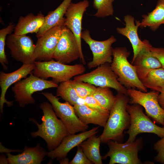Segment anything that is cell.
<instances>
[{"label": "cell", "mask_w": 164, "mask_h": 164, "mask_svg": "<svg viewBox=\"0 0 164 164\" xmlns=\"http://www.w3.org/2000/svg\"><path fill=\"white\" fill-rule=\"evenodd\" d=\"M39 107L43 113L41 119L42 123L40 124L32 118L29 119L38 128L37 131L32 132L31 135L33 137L39 136L43 139L48 150L51 151L56 149L69 134L61 121L57 118L50 103L43 102Z\"/></svg>", "instance_id": "obj_1"}, {"label": "cell", "mask_w": 164, "mask_h": 164, "mask_svg": "<svg viewBox=\"0 0 164 164\" xmlns=\"http://www.w3.org/2000/svg\"><path fill=\"white\" fill-rule=\"evenodd\" d=\"M114 103L110 111L109 116L103 132L100 136L101 143L110 140L122 143L124 131L128 129L130 116L126 109L130 98L128 95L118 93Z\"/></svg>", "instance_id": "obj_2"}, {"label": "cell", "mask_w": 164, "mask_h": 164, "mask_svg": "<svg viewBox=\"0 0 164 164\" xmlns=\"http://www.w3.org/2000/svg\"><path fill=\"white\" fill-rule=\"evenodd\" d=\"M130 54L125 47L113 49L111 68L118 76V80L126 88L147 92V88L138 78L135 67L128 60Z\"/></svg>", "instance_id": "obj_3"}, {"label": "cell", "mask_w": 164, "mask_h": 164, "mask_svg": "<svg viewBox=\"0 0 164 164\" xmlns=\"http://www.w3.org/2000/svg\"><path fill=\"white\" fill-rule=\"evenodd\" d=\"M32 72L35 76L45 80L49 78L58 84L83 74L86 71L84 64L68 65L52 59L48 61H35Z\"/></svg>", "instance_id": "obj_4"}, {"label": "cell", "mask_w": 164, "mask_h": 164, "mask_svg": "<svg viewBox=\"0 0 164 164\" xmlns=\"http://www.w3.org/2000/svg\"><path fill=\"white\" fill-rule=\"evenodd\" d=\"M58 84L52 80H47L38 77L32 73L28 77L15 83L12 88L15 101L21 108L35 102L32 94L45 89L57 88Z\"/></svg>", "instance_id": "obj_5"}, {"label": "cell", "mask_w": 164, "mask_h": 164, "mask_svg": "<svg viewBox=\"0 0 164 164\" xmlns=\"http://www.w3.org/2000/svg\"><path fill=\"white\" fill-rule=\"evenodd\" d=\"M126 109L131 118L130 126L125 132L129 135L126 142H133L137 135L142 133H153L161 138L164 136V128L157 125L153 122L144 113L141 106L137 104H128Z\"/></svg>", "instance_id": "obj_6"}, {"label": "cell", "mask_w": 164, "mask_h": 164, "mask_svg": "<svg viewBox=\"0 0 164 164\" xmlns=\"http://www.w3.org/2000/svg\"><path fill=\"white\" fill-rule=\"evenodd\" d=\"M106 143L109 148L108 152L102 157L103 159L110 158L109 164H142L138 157V152L143 147L142 137L136 139L132 142L124 143L110 140Z\"/></svg>", "instance_id": "obj_7"}, {"label": "cell", "mask_w": 164, "mask_h": 164, "mask_svg": "<svg viewBox=\"0 0 164 164\" xmlns=\"http://www.w3.org/2000/svg\"><path fill=\"white\" fill-rule=\"evenodd\" d=\"M118 77L111 69V64L107 63L90 72L76 76L73 80L87 82L96 87L112 88L118 93L128 95L127 89L119 82Z\"/></svg>", "instance_id": "obj_8"}, {"label": "cell", "mask_w": 164, "mask_h": 164, "mask_svg": "<svg viewBox=\"0 0 164 164\" xmlns=\"http://www.w3.org/2000/svg\"><path fill=\"white\" fill-rule=\"evenodd\" d=\"M42 94L51 104L56 115L63 123L69 134L87 131L88 125L79 119L73 106L67 101L61 102L59 98L51 93L42 92Z\"/></svg>", "instance_id": "obj_9"}, {"label": "cell", "mask_w": 164, "mask_h": 164, "mask_svg": "<svg viewBox=\"0 0 164 164\" xmlns=\"http://www.w3.org/2000/svg\"><path fill=\"white\" fill-rule=\"evenodd\" d=\"M160 92L152 91L143 92L136 89H127L129 104H137L145 110L146 115L155 123L164 125V109L160 105L158 96Z\"/></svg>", "instance_id": "obj_10"}, {"label": "cell", "mask_w": 164, "mask_h": 164, "mask_svg": "<svg viewBox=\"0 0 164 164\" xmlns=\"http://www.w3.org/2000/svg\"><path fill=\"white\" fill-rule=\"evenodd\" d=\"M81 38L89 46L93 57L87 64L88 67L91 69L105 63H111L113 59L112 44L117 41L112 35L108 39L101 41L93 39L89 31L86 29L82 32Z\"/></svg>", "instance_id": "obj_11"}, {"label": "cell", "mask_w": 164, "mask_h": 164, "mask_svg": "<svg viewBox=\"0 0 164 164\" xmlns=\"http://www.w3.org/2000/svg\"><path fill=\"white\" fill-rule=\"evenodd\" d=\"M6 44L12 57L15 60L25 64L34 63L35 45L29 36L26 35H9Z\"/></svg>", "instance_id": "obj_12"}, {"label": "cell", "mask_w": 164, "mask_h": 164, "mask_svg": "<svg viewBox=\"0 0 164 164\" xmlns=\"http://www.w3.org/2000/svg\"><path fill=\"white\" fill-rule=\"evenodd\" d=\"M80 57V50L75 36L70 29L64 26L53 58L67 64Z\"/></svg>", "instance_id": "obj_13"}, {"label": "cell", "mask_w": 164, "mask_h": 164, "mask_svg": "<svg viewBox=\"0 0 164 164\" xmlns=\"http://www.w3.org/2000/svg\"><path fill=\"white\" fill-rule=\"evenodd\" d=\"M64 26V23L57 25L37 38L34 53L35 61H48L53 59Z\"/></svg>", "instance_id": "obj_14"}, {"label": "cell", "mask_w": 164, "mask_h": 164, "mask_svg": "<svg viewBox=\"0 0 164 164\" xmlns=\"http://www.w3.org/2000/svg\"><path fill=\"white\" fill-rule=\"evenodd\" d=\"M89 3L87 0H84L76 3L71 2L65 14L64 26L72 32L75 36L79 47L80 60L84 64L85 61L81 46V34L82 22L83 15L88 7Z\"/></svg>", "instance_id": "obj_15"}, {"label": "cell", "mask_w": 164, "mask_h": 164, "mask_svg": "<svg viewBox=\"0 0 164 164\" xmlns=\"http://www.w3.org/2000/svg\"><path fill=\"white\" fill-rule=\"evenodd\" d=\"M99 127H95L88 131L78 134H69L62 140L55 149L47 152V155L52 160L56 159L60 161L66 158L68 152L91 136L98 132Z\"/></svg>", "instance_id": "obj_16"}, {"label": "cell", "mask_w": 164, "mask_h": 164, "mask_svg": "<svg viewBox=\"0 0 164 164\" xmlns=\"http://www.w3.org/2000/svg\"><path fill=\"white\" fill-rule=\"evenodd\" d=\"M35 67L34 63L23 64L22 66L16 70L10 73H5L2 71L0 72V86L1 94L0 97V110L3 113V106L6 103L8 107L13 104V101H8L5 98V95L8 88L12 84L26 77L31 74Z\"/></svg>", "instance_id": "obj_17"}, {"label": "cell", "mask_w": 164, "mask_h": 164, "mask_svg": "<svg viewBox=\"0 0 164 164\" xmlns=\"http://www.w3.org/2000/svg\"><path fill=\"white\" fill-rule=\"evenodd\" d=\"M124 20L125 26L117 27L116 30L118 33L126 37L131 43L133 52L132 61L143 49L152 45L148 40L142 41L138 37V30L140 26L139 21L136 20L135 24L134 17L129 14L124 16Z\"/></svg>", "instance_id": "obj_18"}, {"label": "cell", "mask_w": 164, "mask_h": 164, "mask_svg": "<svg viewBox=\"0 0 164 164\" xmlns=\"http://www.w3.org/2000/svg\"><path fill=\"white\" fill-rule=\"evenodd\" d=\"M152 46L143 49L132 61L131 64L135 67L138 77L141 81L151 70L162 67L159 61L150 51Z\"/></svg>", "instance_id": "obj_19"}, {"label": "cell", "mask_w": 164, "mask_h": 164, "mask_svg": "<svg viewBox=\"0 0 164 164\" xmlns=\"http://www.w3.org/2000/svg\"><path fill=\"white\" fill-rule=\"evenodd\" d=\"M47 152L37 143L34 147L25 146L22 152L16 155L6 153L9 164H40L44 160Z\"/></svg>", "instance_id": "obj_20"}, {"label": "cell", "mask_w": 164, "mask_h": 164, "mask_svg": "<svg viewBox=\"0 0 164 164\" xmlns=\"http://www.w3.org/2000/svg\"><path fill=\"white\" fill-rule=\"evenodd\" d=\"M45 19V16L40 12L36 15L30 13L25 16H20L15 26L14 33L17 35L37 34L43 24Z\"/></svg>", "instance_id": "obj_21"}, {"label": "cell", "mask_w": 164, "mask_h": 164, "mask_svg": "<svg viewBox=\"0 0 164 164\" xmlns=\"http://www.w3.org/2000/svg\"><path fill=\"white\" fill-rule=\"evenodd\" d=\"M73 107L76 114L83 123L105 127L109 114L101 112L84 104L76 105Z\"/></svg>", "instance_id": "obj_22"}, {"label": "cell", "mask_w": 164, "mask_h": 164, "mask_svg": "<svg viewBox=\"0 0 164 164\" xmlns=\"http://www.w3.org/2000/svg\"><path fill=\"white\" fill-rule=\"evenodd\" d=\"M72 0H63L60 4L54 10L50 11L45 16L44 23L36 34L38 38L52 28L64 22L65 15L67 10Z\"/></svg>", "instance_id": "obj_23"}, {"label": "cell", "mask_w": 164, "mask_h": 164, "mask_svg": "<svg viewBox=\"0 0 164 164\" xmlns=\"http://www.w3.org/2000/svg\"><path fill=\"white\" fill-rule=\"evenodd\" d=\"M139 27H149L153 31L164 24V0H158L155 8L147 14L142 15Z\"/></svg>", "instance_id": "obj_24"}, {"label": "cell", "mask_w": 164, "mask_h": 164, "mask_svg": "<svg viewBox=\"0 0 164 164\" xmlns=\"http://www.w3.org/2000/svg\"><path fill=\"white\" fill-rule=\"evenodd\" d=\"M101 143L100 136L94 135L78 145L82 149L88 158L94 164H102V157L100 152Z\"/></svg>", "instance_id": "obj_25"}, {"label": "cell", "mask_w": 164, "mask_h": 164, "mask_svg": "<svg viewBox=\"0 0 164 164\" xmlns=\"http://www.w3.org/2000/svg\"><path fill=\"white\" fill-rule=\"evenodd\" d=\"M70 80L60 83L57 87L56 96L60 97L73 106L85 105L84 99L80 97L78 95L72 85Z\"/></svg>", "instance_id": "obj_26"}, {"label": "cell", "mask_w": 164, "mask_h": 164, "mask_svg": "<svg viewBox=\"0 0 164 164\" xmlns=\"http://www.w3.org/2000/svg\"><path fill=\"white\" fill-rule=\"evenodd\" d=\"M147 88L160 92L164 88V69H154L141 81Z\"/></svg>", "instance_id": "obj_27"}, {"label": "cell", "mask_w": 164, "mask_h": 164, "mask_svg": "<svg viewBox=\"0 0 164 164\" xmlns=\"http://www.w3.org/2000/svg\"><path fill=\"white\" fill-rule=\"evenodd\" d=\"M110 88L97 87L92 95L99 104L105 108L110 111L116 100Z\"/></svg>", "instance_id": "obj_28"}, {"label": "cell", "mask_w": 164, "mask_h": 164, "mask_svg": "<svg viewBox=\"0 0 164 164\" xmlns=\"http://www.w3.org/2000/svg\"><path fill=\"white\" fill-rule=\"evenodd\" d=\"M15 26L14 24L10 22L6 27L0 30V63L5 70H7L8 64L5 49L6 36L11 34Z\"/></svg>", "instance_id": "obj_29"}, {"label": "cell", "mask_w": 164, "mask_h": 164, "mask_svg": "<svg viewBox=\"0 0 164 164\" xmlns=\"http://www.w3.org/2000/svg\"><path fill=\"white\" fill-rule=\"evenodd\" d=\"M114 0H93L94 7L97 10L94 16L104 18L112 16L114 14L113 3Z\"/></svg>", "instance_id": "obj_30"}, {"label": "cell", "mask_w": 164, "mask_h": 164, "mask_svg": "<svg viewBox=\"0 0 164 164\" xmlns=\"http://www.w3.org/2000/svg\"><path fill=\"white\" fill-rule=\"evenodd\" d=\"M70 81L78 95L83 99L87 96L92 95L97 87L87 82L73 80H70Z\"/></svg>", "instance_id": "obj_31"}, {"label": "cell", "mask_w": 164, "mask_h": 164, "mask_svg": "<svg viewBox=\"0 0 164 164\" xmlns=\"http://www.w3.org/2000/svg\"><path fill=\"white\" fill-rule=\"evenodd\" d=\"M84 99L85 105L90 108L104 114H109L110 111L102 106L93 95L87 96Z\"/></svg>", "instance_id": "obj_32"}, {"label": "cell", "mask_w": 164, "mask_h": 164, "mask_svg": "<svg viewBox=\"0 0 164 164\" xmlns=\"http://www.w3.org/2000/svg\"><path fill=\"white\" fill-rule=\"evenodd\" d=\"M76 153L69 164H92L93 163L87 157L79 145Z\"/></svg>", "instance_id": "obj_33"}, {"label": "cell", "mask_w": 164, "mask_h": 164, "mask_svg": "<svg viewBox=\"0 0 164 164\" xmlns=\"http://www.w3.org/2000/svg\"><path fill=\"white\" fill-rule=\"evenodd\" d=\"M154 147L157 152V155L154 157L155 160L164 164V136L154 144Z\"/></svg>", "instance_id": "obj_34"}, {"label": "cell", "mask_w": 164, "mask_h": 164, "mask_svg": "<svg viewBox=\"0 0 164 164\" xmlns=\"http://www.w3.org/2000/svg\"><path fill=\"white\" fill-rule=\"evenodd\" d=\"M150 50L152 55L159 61L162 68L164 69V48L152 46L150 48Z\"/></svg>", "instance_id": "obj_35"}, {"label": "cell", "mask_w": 164, "mask_h": 164, "mask_svg": "<svg viewBox=\"0 0 164 164\" xmlns=\"http://www.w3.org/2000/svg\"><path fill=\"white\" fill-rule=\"evenodd\" d=\"M158 101L161 106L164 109V88L158 95Z\"/></svg>", "instance_id": "obj_36"}, {"label": "cell", "mask_w": 164, "mask_h": 164, "mask_svg": "<svg viewBox=\"0 0 164 164\" xmlns=\"http://www.w3.org/2000/svg\"><path fill=\"white\" fill-rule=\"evenodd\" d=\"M0 152L3 153V152H6V153H9L12 152H22V150H12L8 148H6L3 146L1 143H0Z\"/></svg>", "instance_id": "obj_37"}, {"label": "cell", "mask_w": 164, "mask_h": 164, "mask_svg": "<svg viewBox=\"0 0 164 164\" xmlns=\"http://www.w3.org/2000/svg\"><path fill=\"white\" fill-rule=\"evenodd\" d=\"M2 155L0 157V164H8V160L7 158H6L5 157H4V156Z\"/></svg>", "instance_id": "obj_38"}, {"label": "cell", "mask_w": 164, "mask_h": 164, "mask_svg": "<svg viewBox=\"0 0 164 164\" xmlns=\"http://www.w3.org/2000/svg\"><path fill=\"white\" fill-rule=\"evenodd\" d=\"M59 162L60 164H69V159L66 157L60 160Z\"/></svg>", "instance_id": "obj_39"}, {"label": "cell", "mask_w": 164, "mask_h": 164, "mask_svg": "<svg viewBox=\"0 0 164 164\" xmlns=\"http://www.w3.org/2000/svg\"><path fill=\"white\" fill-rule=\"evenodd\" d=\"M163 127L164 128V125L163 126Z\"/></svg>", "instance_id": "obj_40"}]
</instances>
